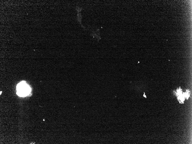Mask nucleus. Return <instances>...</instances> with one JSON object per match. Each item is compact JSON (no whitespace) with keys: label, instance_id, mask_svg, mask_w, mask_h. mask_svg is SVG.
Listing matches in <instances>:
<instances>
[{"label":"nucleus","instance_id":"1","mask_svg":"<svg viewBox=\"0 0 192 144\" xmlns=\"http://www.w3.org/2000/svg\"><path fill=\"white\" fill-rule=\"evenodd\" d=\"M17 93L21 96H25L29 93V87L25 83L22 82L19 84L17 87Z\"/></svg>","mask_w":192,"mask_h":144}]
</instances>
